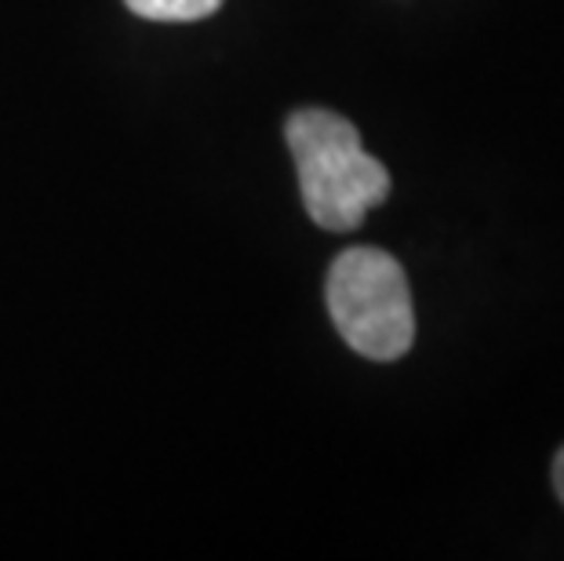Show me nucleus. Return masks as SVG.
<instances>
[{"mask_svg":"<svg viewBox=\"0 0 564 561\" xmlns=\"http://www.w3.org/2000/svg\"><path fill=\"white\" fill-rule=\"evenodd\" d=\"M288 150L310 219L324 230H357L390 194V172L361 147V131L332 110H295L288 117Z\"/></svg>","mask_w":564,"mask_h":561,"instance_id":"obj_1","label":"nucleus"},{"mask_svg":"<svg viewBox=\"0 0 564 561\" xmlns=\"http://www.w3.org/2000/svg\"><path fill=\"white\" fill-rule=\"evenodd\" d=\"M328 310L339 336L371 362L412 350L415 314L404 267L382 248H350L328 270Z\"/></svg>","mask_w":564,"mask_h":561,"instance_id":"obj_2","label":"nucleus"},{"mask_svg":"<svg viewBox=\"0 0 564 561\" xmlns=\"http://www.w3.org/2000/svg\"><path fill=\"white\" fill-rule=\"evenodd\" d=\"M142 19L153 22H197L223 8V0H124Z\"/></svg>","mask_w":564,"mask_h":561,"instance_id":"obj_3","label":"nucleus"},{"mask_svg":"<svg viewBox=\"0 0 564 561\" xmlns=\"http://www.w3.org/2000/svg\"><path fill=\"white\" fill-rule=\"evenodd\" d=\"M554 488H557V496L564 504V449L557 452V460H554Z\"/></svg>","mask_w":564,"mask_h":561,"instance_id":"obj_4","label":"nucleus"}]
</instances>
